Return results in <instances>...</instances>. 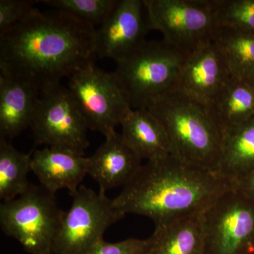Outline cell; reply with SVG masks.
<instances>
[{
	"label": "cell",
	"mask_w": 254,
	"mask_h": 254,
	"mask_svg": "<svg viewBox=\"0 0 254 254\" xmlns=\"http://www.w3.org/2000/svg\"><path fill=\"white\" fill-rule=\"evenodd\" d=\"M144 108L163 126L173 156L190 166L218 173L222 136L208 104L176 86Z\"/></svg>",
	"instance_id": "obj_3"
},
{
	"label": "cell",
	"mask_w": 254,
	"mask_h": 254,
	"mask_svg": "<svg viewBox=\"0 0 254 254\" xmlns=\"http://www.w3.org/2000/svg\"><path fill=\"white\" fill-rule=\"evenodd\" d=\"M218 27L254 33V0H210Z\"/></svg>",
	"instance_id": "obj_22"
},
{
	"label": "cell",
	"mask_w": 254,
	"mask_h": 254,
	"mask_svg": "<svg viewBox=\"0 0 254 254\" xmlns=\"http://www.w3.org/2000/svg\"><path fill=\"white\" fill-rule=\"evenodd\" d=\"M118 0H43L40 1L55 10L67 13L89 23L101 25L115 8Z\"/></svg>",
	"instance_id": "obj_23"
},
{
	"label": "cell",
	"mask_w": 254,
	"mask_h": 254,
	"mask_svg": "<svg viewBox=\"0 0 254 254\" xmlns=\"http://www.w3.org/2000/svg\"><path fill=\"white\" fill-rule=\"evenodd\" d=\"M204 254L254 252V203L236 189L222 195L203 213Z\"/></svg>",
	"instance_id": "obj_10"
},
{
	"label": "cell",
	"mask_w": 254,
	"mask_h": 254,
	"mask_svg": "<svg viewBox=\"0 0 254 254\" xmlns=\"http://www.w3.org/2000/svg\"><path fill=\"white\" fill-rule=\"evenodd\" d=\"M203 214L155 227L146 254H204Z\"/></svg>",
	"instance_id": "obj_17"
},
{
	"label": "cell",
	"mask_w": 254,
	"mask_h": 254,
	"mask_svg": "<svg viewBox=\"0 0 254 254\" xmlns=\"http://www.w3.org/2000/svg\"><path fill=\"white\" fill-rule=\"evenodd\" d=\"M250 81L252 82V83L254 85V77L252 78V79H251Z\"/></svg>",
	"instance_id": "obj_27"
},
{
	"label": "cell",
	"mask_w": 254,
	"mask_h": 254,
	"mask_svg": "<svg viewBox=\"0 0 254 254\" xmlns=\"http://www.w3.org/2000/svg\"><path fill=\"white\" fill-rule=\"evenodd\" d=\"M30 128L35 146L43 145L81 155L89 146L88 127L68 88L61 83L41 91Z\"/></svg>",
	"instance_id": "obj_9"
},
{
	"label": "cell",
	"mask_w": 254,
	"mask_h": 254,
	"mask_svg": "<svg viewBox=\"0 0 254 254\" xmlns=\"http://www.w3.org/2000/svg\"><path fill=\"white\" fill-rule=\"evenodd\" d=\"M235 188L254 203V170L234 182Z\"/></svg>",
	"instance_id": "obj_26"
},
{
	"label": "cell",
	"mask_w": 254,
	"mask_h": 254,
	"mask_svg": "<svg viewBox=\"0 0 254 254\" xmlns=\"http://www.w3.org/2000/svg\"><path fill=\"white\" fill-rule=\"evenodd\" d=\"M149 30L188 56L200 45L213 39L218 26L210 0H143Z\"/></svg>",
	"instance_id": "obj_7"
},
{
	"label": "cell",
	"mask_w": 254,
	"mask_h": 254,
	"mask_svg": "<svg viewBox=\"0 0 254 254\" xmlns=\"http://www.w3.org/2000/svg\"><path fill=\"white\" fill-rule=\"evenodd\" d=\"M234 185L217 172L190 166L169 155L142 165L113 202L124 215L147 217L161 227L203 214Z\"/></svg>",
	"instance_id": "obj_2"
},
{
	"label": "cell",
	"mask_w": 254,
	"mask_h": 254,
	"mask_svg": "<svg viewBox=\"0 0 254 254\" xmlns=\"http://www.w3.org/2000/svg\"><path fill=\"white\" fill-rule=\"evenodd\" d=\"M39 1L0 0V33L7 31L31 15Z\"/></svg>",
	"instance_id": "obj_24"
},
{
	"label": "cell",
	"mask_w": 254,
	"mask_h": 254,
	"mask_svg": "<svg viewBox=\"0 0 254 254\" xmlns=\"http://www.w3.org/2000/svg\"><path fill=\"white\" fill-rule=\"evenodd\" d=\"M55 193L32 185L27 191L0 205V226L30 254H53L55 238L65 212Z\"/></svg>",
	"instance_id": "obj_5"
},
{
	"label": "cell",
	"mask_w": 254,
	"mask_h": 254,
	"mask_svg": "<svg viewBox=\"0 0 254 254\" xmlns=\"http://www.w3.org/2000/svg\"><path fill=\"white\" fill-rule=\"evenodd\" d=\"M120 125L124 139L142 160L149 161L172 155L166 132L145 108L132 110Z\"/></svg>",
	"instance_id": "obj_16"
},
{
	"label": "cell",
	"mask_w": 254,
	"mask_h": 254,
	"mask_svg": "<svg viewBox=\"0 0 254 254\" xmlns=\"http://www.w3.org/2000/svg\"><path fill=\"white\" fill-rule=\"evenodd\" d=\"M141 0H118L109 16L95 31L97 56L115 63L131 53L146 40L150 31Z\"/></svg>",
	"instance_id": "obj_11"
},
{
	"label": "cell",
	"mask_w": 254,
	"mask_h": 254,
	"mask_svg": "<svg viewBox=\"0 0 254 254\" xmlns=\"http://www.w3.org/2000/svg\"><path fill=\"white\" fill-rule=\"evenodd\" d=\"M68 89L87 127L105 137L115 133L132 108L114 72L91 63L68 78Z\"/></svg>",
	"instance_id": "obj_6"
},
{
	"label": "cell",
	"mask_w": 254,
	"mask_h": 254,
	"mask_svg": "<svg viewBox=\"0 0 254 254\" xmlns=\"http://www.w3.org/2000/svg\"><path fill=\"white\" fill-rule=\"evenodd\" d=\"M209 107L223 136L254 116V85L232 76Z\"/></svg>",
	"instance_id": "obj_18"
},
{
	"label": "cell",
	"mask_w": 254,
	"mask_h": 254,
	"mask_svg": "<svg viewBox=\"0 0 254 254\" xmlns=\"http://www.w3.org/2000/svg\"><path fill=\"white\" fill-rule=\"evenodd\" d=\"M41 91L0 75V138L12 140L30 128Z\"/></svg>",
	"instance_id": "obj_15"
},
{
	"label": "cell",
	"mask_w": 254,
	"mask_h": 254,
	"mask_svg": "<svg viewBox=\"0 0 254 254\" xmlns=\"http://www.w3.org/2000/svg\"><path fill=\"white\" fill-rule=\"evenodd\" d=\"M70 195L72 203L64 215L53 254H84L103 240L111 225L125 217L105 193L81 185Z\"/></svg>",
	"instance_id": "obj_8"
},
{
	"label": "cell",
	"mask_w": 254,
	"mask_h": 254,
	"mask_svg": "<svg viewBox=\"0 0 254 254\" xmlns=\"http://www.w3.org/2000/svg\"><path fill=\"white\" fill-rule=\"evenodd\" d=\"M148 240L129 238L110 243L100 240L84 254H146Z\"/></svg>",
	"instance_id": "obj_25"
},
{
	"label": "cell",
	"mask_w": 254,
	"mask_h": 254,
	"mask_svg": "<svg viewBox=\"0 0 254 254\" xmlns=\"http://www.w3.org/2000/svg\"><path fill=\"white\" fill-rule=\"evenodd\" d=\"M31 156L0 138V198L3 201L23 194L31 187L28 175L31 171Z\"/></svg>",
	"instance_id": "obj_21"
},
{
	"label": "cell",
	"mask_w": 254,
	"mask_h": 254,
	"mask_svg": "<svg viewBox=\"0 0 254 254\" xmlns=\"http://www.w3.org/2000/svg\"><path fill=\"white\" fill-rule=\"evenodd\" d=\"M96 28L72 15L37 9L0 33L1 75L42 91L59 84L97 57Z\"/></svg>",
	"instance_id": "obj_1"
},
{
	"label": "cell",
	"mask_w": 254,
	"mask_h": 254,
	"mask_svg": "<svg viewBox=\"0 0 254 254\" xmlns=\"http://www.w3.org/2000/svg\"><path fill=\"white\" fill-rule=\"evenodd\" d=\"M254 254V253H252V254Z\"/></svg>",
	"instance_id": "obj_28"
},
{
	"label": "cell",
	"mask_w": 254,
	"mask_h": 254,
	"mask_svg": "<svg viewBox=\"0 0 254 254\" xmlns=\"http://www.w3.org/2000/svg\"><path fill=\"white\" fill-rule=\"evenodd\" d=\"M88 170V158L70 150L45 147L32 154L31 171L53 193L63 189L69 195L76 192Z\"/></svg>",
	"instance_id": "obj_14"
},
{
	"label": "cell",
	"mask_w": 254,
	"mask_h": 254,
	"mask_svg": "<svg viewBox=\"0 0 254 254\" xmlns=\"http://www.w3.org/2000/svg\"><path fill=\"white\" fill-rule=\"evenodd\" d=\"M141 161L122 134L115 131L88 157V175L98 183L99 191L105 193L128 184L141 168Z\"/></svg>",
	"instance_id": "obj_13"
},
{
	"label": "cell",
	"mask_w": 254,
	"mask_h": 254,
	"mask_svg": "<svg viewBox=\"0 0 254 254\" xmlns=\"http://www.w3.org/2000/svg\"><path fill=\"white\" fill-rule=\"evenodd\" d=\"M213 41L225 58L233 77L250 81L254 77V33L218 27Z\"/></svg>",
	"instance_id": "obj_20"
},
{
	"label": "cell",
	"mask_w": 254,
	"mask_h": 254,
	"mask_svg": "<svg viewBox=\"0 0 254 254\" xmlns=\"http://www.w3.org/2000/svg\"><path fill=\"white\" fill-rule=\"evenodd\" d=\"M232 76L225 58L211 39L187 56L177 87L209 105Z\"/></svg>",
	"instance_id": "obj_12"
},
{
	"label": "cell",
	"mask_w": 254,
	"mask_h": 254,
	"mask_svg": "<svg viewBox=\"0 0 254 254\" xmlns=\"http://www.w3.org/2000/svg\"><path fill=\"white\" fill-rule=\"evenodd\" d=\"M254 170V116L222 136L218 173L235 182Z\"/></svg>",
	"instance_id": "obj_19"
},
{
	"label": "cell",
	"mask_w": 254,
	"mask_h": 254,
	"mask_svg": "<svg viewBox=\"0 0 254 254\" xmlns=\"http://www.w3.org/2000/svg\"><path fill=\"white\" fill-rule=\"evenodd\" d=\"M187 56L163 41H145L116 62L115 77L132 109L177 86Z\"/></svg>",
	"instance_id": "obj_4"
}]
</instances>
